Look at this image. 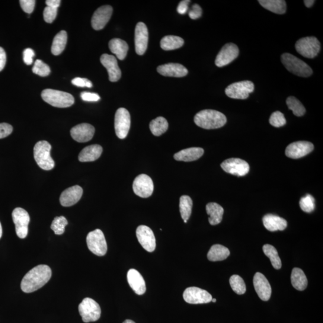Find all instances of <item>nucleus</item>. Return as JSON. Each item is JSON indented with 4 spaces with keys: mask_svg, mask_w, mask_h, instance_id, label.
<instances>
[{
    "mask_svg": "<svg viewBox=\"0 0 323 323\" xmlns=\"http://www.w3.org/2000/svg\"><path fill=\"white\" fill-rule=\"evenodd\" d=\"M52 277V270L46 265H40L28 272L21 281V288L24 293L36 292L43 287Z\"/></svg>",
    "mask_w": 323,
    "mask_h": 323,
    "instance_id": "f257e3e1",
    "label": "nucleus"
},
{
    "mask_svg": "<svg viewBox=\"0 0 323 323\" xmlns=\"http://www.w3.org/2000/svg\"><path fill=\"white\" fill-rule=\"evenodd\" d=\"M194 121L197 126L206 130L218 129L226 123L227 119L221 112L204 110L195 115Z\"/></svg>",
    "mask_w": 323,
    "mask_h": 323,
    "instance_id": "f03ea898",
    "label": "nucleus"
},
{
    "mask_svg": "<svg viewBox=\"0 0 323 323\" xmlns=\"http://www.w3.org/2000/svg\"><path fill=\"white\" fill-rule=\"evenodd\" d=\"M281 62L288 71L297 76L308 78L312 75V70L307 63L290 53L281 55Z\"/></svg>",
    "mask_w": 323,
    "mask_h": 323,
    "instance_id": "7ed1b4c3",
    "label": "nucleus"
},
{
    "mask_svg": "<svg viewBox=\"0 0 323 323\" xmlns=\"http://www.w3.org/2000/svg\"><path fill=\"white\" fill-rule=\"evenodd\" d=\"M41 97L47 103L57 108L71 107L75 103V98L69 93L47 89L41 92Z\"/></svg>",
    "mask_w": 323,
    "mask_h": 323,
    "instance_id": "20e7f679",
    "label": "nucleus"
},
{
    "mask_svg": "<svg viewBox=\"0 0 323 323\" xmlns=\"http://www.w3.org/2000/svg\"><path fill=\"white\" fill-rule=\"evenodd\" d=\"M52 146L46 141H40L34 148V157L37 165L44 170L49 171L55 167L54 162L50 155Z\"/></svg>",
    "mask_w": 323,
    "mask_h": 323,
    "instance_id": "39448f33",
    "label": "nucleus"
},
{
    "mask_svg": "<svg viewBox=\"0 0 323 323\" xmlns=\"http://www.w3.org/2000/svg\"><path fill=\"white\" fill-rule=\"evenodd\" d=\"M295 48L300 55L306 58L312 59L317 56L320 51L321 44L316 37H306L297 41Z\"/></svg>",
    "mask_w": 323,
    "mask_h": 323,
    "instance_id": "423d86ee",
    "label": "nucleus"
},
{
    "mask_svg": "<svg viewBox=\"0 0 323 323\" xmlns=\"http://www.w3.org/2000/svg\"><path fill=\"white\" fill-rule=\"evenodd\" d=\"M79 311L85 322H94L100 319L101 309L100 305L89 297L82 300L79 305Z\"/></svg>",
    "mask_w": 323,
    "mask_h": 323,
    "instance_id": "0eeeda50",
    "label": "nucleus"
},
{
    "mask_svg": "<svg viewBox=\"0 0 323 323\" xmlns=\"http://www.w3.org/2000/svg\"><path fill=\"white\" fill-rule=\"evenodd\" d=\"M88 247L92 253L103 256L107 253V244L103 232L100 229H96L88 233L86 238Z\"/></svg>",
    "mask_w": 323,
    "mask_h": 323,
    "instance_id": "6e6552de",
    "label": "nucleus"
},
{
    "mask_svg": "<svg viewBox=\"0 0 323 323\" xmlns=\"http://www.w3.org/2000/svg\"><path fill=\"white\" fill-rule=\"evenodd\" d=\"M254 91V83L245 81L233 83L225 89V94L228 97L236 100H245L249 94Z\"/></svg>",
    "mask_w": 323,
    "mask_h": 323,
    "instance_id": "1a4fd4ad",
    "label": "nucleus"
},
{
    "mask_svg": "<svg viewBox=\"0 0 323 323\" xmlns=\"http://www.w3.org/2000/svg\"><path fill=\"white\" fill-rule=\"evenodd\" d=\"M12 219L15 225L16 233L21 239L26 238L30 217L28 213L22 208H17L12 212Z\"/></svg>",
    "mask_w": 323,
    "mask_h": 323,
    "instance_id": "9d476101",
    "label": "nucleus"
},
{
    "mask_svg": "<svg viewBox=\"0 0 323 323\" xmlns=\"http://www.w3.org/2000/svg\"><path fill=\"white\" fill-rule=\"evenodd\" d=\"M131 126V116L126 108H120L115 114L114 128L116 136L120 139H125Z\"/></svg>",
    "mask_w": 323,
    "mask_h": 323,
    "instance_id": "9b49d317",
    "label": "nucleus"
},
{
    "mask_svg": "<svg viewBox=\"0 0 323 323\" xmlns=\"http://www.w3.org/2000/svg\"><path fill=\"white\" fill-rule=\"evenodd\" d=\"M185 302L190 304H203L212 302V296L207 291L196 287H188L183 293Z\"/></svg>",
    "mask_w": 323,
    "mask_h": 323,
    "instance_id": "f8f14e48",
    "label": "nucleus"
},
{
    "mask_svg": "<svg viewBox=\"0 0 323 323\" xmlns=\"http://www.w3.org/2000/svg\"><path fill=\"white\" fill-rule=\"evenodd\" d=\"M134 193L141 198H149L152 195L154 185L152 178L148 175L140 174L136 178L133 183Z\"/></svg>",
    "mask_w": 323,
    "mask_h": 323,
    "instance_id": "ddd939ff",
    "label": "nucleus"
},
{
    "mask_svg": "<svg viewBox=\"0 0 323 323\" xmlns=\"http://www.w3.org/2000/svg\"><path fill=\"white\" fill-rule=\"evenodd\" d=\"M221 167L226 172L232 175L244 176L248 173L249 166L244 160L239 158H231L222 162Z\"/></svg>",
    "mask_w": 323,
    "mask_h": 323,
    "instance_id": "4468645a",
    "label": "nucleus"
},
{
    "mask_svg": "<svg viewBox=\"0 0 323 323\" xmlns=\"http://www.w3.org/2000/svg\"><path fill=\"white\" fill-rule=\"evenodd\" d=\"M137 239L142 247L148 252H152L156 248V238L152 230L148 226L141 225L136 231Z\"/></svg>",
    "mask_w": 323,
    "mask_h": 323,
    "instance_id": "2eb2a0df",
    "label": "nucleus"
},
{
    "mask_svg": "<svg viewBox=\"0 0 323 323\" xmlns=\"http://www.w3.org/2000/svg\"><path fill=\"white\" fill-rule=\"evenodd\" d=\"M313 144L305 141L294 142L287 147L286 155L292 159H299L303 157L314 150Z\"/></svg>",
    "mask_w": 323,
    "mask_h": 323,
    "instance_id": "dca6fc26",
    "label": "nucleus"
},
{
    "mask_svg": "<svg viewBox=\"0 0 323 323\" xmlns=\"http://www.w3.org/2000/svg\"><path fill=\"white\" fill-rule=\"evenodd\" d=\"M239 55V49L236 44L228 43L225 44L217 55L215 63L218 67H223L231 63Z\"/></svg>",
    "mask_w": 323,
    "mask_h": 323,
    "instance_id": "f3484780",
    "label": "nucleus"
},
{
    "mask_svg": "<svg viewBox=\"0 0 323 323\" xmlns=\"http://www.w3.org/2000/svg\"><path fill=\"white\" fill-rule=\"evenodd\" d=\"M112 14L113 8L110 6H101L96 11L92 18V26L95 30H101L109 21Z\"/></svg>",
    "mask_w": 323,
    "mask_h": 323,
    "instance_id": "a211bd4d",
    "label": "nucleus"
},
{
    "mask_svg": "<svg viewBox=\"0 0 323 323\" xmlns=\"http://www.w3.org/2000/svg\"><path fill=\"white\" fill-rule=\"evenodd\" d=\"M149 40L148 29L143 22L137 24L135 30V46L136 53L143 55L148 48Z\"/></svg>",
    "mask_w": 323,
    "mask_h": 323,
    "instance_id": "6ab92c4d",
    "label": "nucleus"
},
{
    "mask_svg": "<svg viewBox=\"0 0 323 323\" xmlns=\"http://www.w3.org/2000/svg\"><path fill=\"white\" fill-rule=\"evenodd\" d=\"M100 60L102 66L107 70L110 81L116 82L119 81L121 73L116 57L108 54H103L101 56Z\"/></svg>",
    "mask_w": 323,
    "mask_h": 323,
    "instance_id": "aec40b11",
    "label": "nucleus"
},
{
    "mask_svg": "<svg viewBox=\"0 0 323 323\" xmlns=\"http://www.w3.org/2000/svg\"><path fill=\"white\" fill-rule=\"evenodd\" d=\"M95 127L89 123L78 124L70 131L72 138L79 143H86L93 138L95 134Z\"/></svg>",
    "mask_w": 323,
    "mask_h": 323,
    "instance_id": "412c9836",
    "label": "nucleus"
},
{
    "mask_svg": "<svg viewBox=\"0 0 323 323\" xmlns=\"http://www.w3.org/2000/svg\"><path fill=\"white\" fill-rule=\"evenodd\" d=\"M253 284L255 292L261 300L264 301L270 300L272 293L271 286L263 274L257 273L254 275Z\"/></svg>",
    "mask_w": 323,
    "mask_h": 323,
    "instance_id": "4be33fe9",
    "label": "nucleus"
},
{
    "mask_svg": "<svg viewBox=\"0 0 323 323\" xmlns=\"http://www.w3.org/2000/svg\"><path fill=\"white\" fill-rule=\"evenodd\" d=\"M83 195V188L76 185L67 188L60 195L59 201L63 207H71L78 203L81 199Z\"/></svg>",
    "mask_w": 323,
    "mask_h": 323,
    "instance_id": "5701e85b",
    "label": "nucleus"
},
{
    "mask_svg": "<svg viewBox=\"0 0 323 323\" xmlns=\"http://www.w3.org/2000/svg\"><path fill=\"white\" fill-rule=\"evenodd\" d=\"M127 279L131 289L137 295H142L146 292L145 281L138 271L131 269L127 272Z\"/></svg>",
    "mask_w": 323,
    "mask_h": 323,
    "instance_id": "b1692460",
    "label": "nucleus"
},
{
    "mask_svg": "<svg viewBox=\"0 0 323 323\" xmlns=\"http://www.w3.org/2000/svg\"><path fill=\"white\" fill-rule=\"evenodd\" d=\"M157 71L162 76L174 78H182L188 74V70L185 67L180 63H176L160 66L158 67Z\"/></svg>",
    "mask_w": 323,
    "mask_h": 323,
    "instance_id": "393cba45",
    "label": "nucleus"
},
{
    "mask_svg": "<svg viewBox=\"0 0 323 323\" xmlns=\"http://www.w3.org/2000/svg\"><path fill=\"white\" fill-rule=\"evenodd\" d=\"M264 225L269 231H284L287 228V222L279 216L267 214L263 218Z\"/></svg>",
    "mask_w": 323,
    "mask_h": 323,
    "instance_id": "a878e982",
    "label": "nucleus"
},
{
    "mask_svg": "<svg viewBox=\"0 0 323 323\" xmlns=\"http://www.w3.org/2000/svg\"><path fill=\"white\" fill-rule=\"evenodd\" d=\"M204 150L200 148H191L181 150L175 153L174 159L176 161L183 162H191L196 161L202 157Z\"/></svg>",
    "mask_w": 323,
    "mask_h": 323,
    "instance_id": "bb28decb",
    "label": "nucleus"
},
{
    "mask_svg": "<svg viewBox=\"0 0 323 323\" xmlns=\"http://www.w3.org/2000/svg\"><path fill=\"white\" fill-rule=\"evenodd\" d=\"M102 153V148L98 145L86 147L79 153V160L82 162H93L100 158Z\"/></svg>",
    "mask_w": 323,
    "mask_h": 323,
    "instance_id": "cd10ccee",
    "label": "nucleus"
},
{
    "mask_svg": "<svg viewBox=\"0 0 323 323\" xmlns=\"http://www.w3.org/2000/svg\"><path fill=\"white\" fill-rule=\"evenodd\" d=\"M206 211L209 216V221L211 225H219L222 221L224 210L219 204L209 203L206 206Z\"/></svg>",
    "mask_w": 323,
    "mask_h": 323,
    "instance_id": "c85d7f7f",
    "label": "nucleus"
},
{
    "mask_svg": "<svg viewBox=\"0 0 323 323\" xmlns=\"http://www.w3.org/2000/svg\"><path fill=\"white\" fill-rule=\"evenodd\" d=\"M108 47L111 52L116 55L117 58L123 60L125 58L129 46L125 41L120 38H113L110 41Z\"/></svg>",
    "mask_w": 323,
    "mask_h": 323,
    "instance_id": "c756f323",
    "label": "nucleus"
},
{
    "mask_svg": "<svg viewBox=\"0 0 323 323\" xmlns=\"http://www.w3.org/2000/svg\"><path fill=\"white\" fill-rule=\"evenodd\" d=\"M262 7L276 14H285L287 10L286 2L284 0H259Z\"/></svg>",
    "mask_w": 323,
    "mask_h": 323,
    "instance_id": "7c9ffc66",
    "label": "nucleus"
},
{
    "mask_svg": "<svg viewBox=\"0 0 323 323\" xmlns=\"http://www.w3.org/2000/svg\"><path fill=\"white\" fill-rule=\"evenodd\" d=\"M291 282L295 289L304 290L308 286V280L303 271L298 268H294L291 275Z\"/></svg>",
    "mask_w": 323,
    "mask_h": 323,
    "instance_id": "2f4dec72",
    "label": "nucleus"
},
{
    "mask_svg": "<svg viewBox=\"0 0 323 323\" xmlns=\"http://www.w3.org/2000/svg\"><path fill=\"white\" fill-rule=\"evenodd\" d=\"M230 251L225 246L216 244L211 247L208 252L207 257L210 261L217 262L225 260L229 257Z\"/></svg>",
    "mask_w": 323,
    "mask_h": 323,
    "instance_id": "473e14b6",
    "label": "nucleus"
},
{
    "mask_svg": "<svg viewBox=\"0 0 323 323\" xmlns=\"http://www.w3.org/2000/svg\"><path fill=\"white\" fill-rule=\"evenodd\" d=\"M67 42V33L66 31H60L54 37L51 51L54 55H59L65 49Z\"/></svg>",
    "mask_w": 323,
    "mask_h": 323,
    "instance_id": "72a5a7b5",
    "label": "nucleus"
},
{
    "mask_svg": "<svg viewBox=\"0 0 323 323\" xmlns=\"http://www.w3.org/2000/svg\"><path fill=\"white\" fill-rule=\"evenodd\" d=\"M184 43L183 38L175 36H165L161 41V47L165 50H172L179 49Z\"/></svg>",
    "mask_w": 323,
    "mask_h": 323,
    "instance_id": "f704fd0d",
    "label": "nucleus"
},
{
    "mask_svg": "<svg viewBox=\"0 0 323 323\" xmlns=\"http://www.w3.org/2000/svg\"><path fill=\"white\" fill-rule=\"evenodd\" d=\"M168 128V123L164 117H158L151 121L150 129L155 136H160L164 134Z\"/></svg>",
    "mask_w": 323,
    "mask_h": 323,
    "instance_id": "c9c22d12",
    "label": "nucleus"
},
{
    "mask_svg": "<svg viewBox=\"0 0 323 323\" xmlns=\"http://www.w3.org/2000/svg\"><path fill=\"white\" fill-rule=\"evenodd\" d=\"M263 251L265 255L270 258L272 265L276 270H280L282 264L278 255V251L274 246L270 244H265L263 247Z\"/></svg>",
    "mask_w": 323,
    "mask_h": 323,
    "instance_id": "e433bc0d",
    "label": "nucleus"
},
{
    "mask_svg": "<svg viewBox=\"0 0 323 323\" xmlns=\"http://www.w3.org/2000/svg\"><path fill=\"white\" fill-rule=\"evenodd\" d=\"M193 201L190 197L183 195L180 199V212L182 219L187 220L189 219L192 209Z\"/></svg>",
    "mask_w": 323,
    "mask_h": 323,
    "instance_id": "4c0bfd02",
    "label": "nucleus"
},
{
    "mask_svg": "<svg viewBox=\"0 0 323 323\" xmlns=\"http://www.w3.org/2000/svg\"><path fill=\"white\" fill-rule=\"evenodd\" d=\"M286 104L288 107L293 111L295 116L300 117L305 114L306 112L305 107L296 98L294 97L287 98Z\"/></svg>",
    "mask_w": 323,
    "mask_h": 323,
    "instance_id": "58836bf2",
    "label": "nucleus"
},
{
    "mask_svg": "<svg viewBox=\"0 0 323 323\" xmlns=\"http://www.w3.org/2000/svg\"><path fill=\"white\" fill-rule=\"evenodd\" d=\"M230 284L233 292L238 295H241L246 292V286L244 281L238 275H233L229 280Z\"/></svg>",
    "mask_w": 323,
    "mask_h": 323,
    "instance_id": "ea45409f",
    "label": "nucleus"
},
{
    "mask_svg": "<svg viewBox=\"0 0 323 323\" xmlns=\"http://www.w3.org/2000/svg\"><path fill=\"white\" fill-rule=\"evenodd\" d=\"M68 225V221L65 217H56L53 220L51 229L56 235H62L65 232L66 226Z\"/></svg>",
    "mask_w": 323,
    "mask_h": 323,
    "instance_id": "a19ab883",
    "label": "nucleus"
},
{
    "mask_svg": "<svg viewBox=\"0 0 323 323\" xmlns=\"http://www.w3.org/2000/svg\"><path fill=\"white\" fill-rule=\"evenodd\" d=\"M299 205L300 209L303 212L308 213H312L315 208L314 198L311 195H306L305 197L301 198Z\"/></svg>",
    "mask_w": 323,
    "mask_h": 323,
    "instance_id": "79ce46f5",
    "label": "nucleus"
},
{
    "mask_svg": "<svg viewBox=\"0 0 323 323\" xmlns=\"http://www.w3.org/2000/svg\"><path fill=\"white\" fill-rule=\"evenodd\" d=\"M33 72L34 74L41 77H46L50 73V69L49 66L44 63L40 59L36 60L33 68Z\"/></svg>",
    "mask_w": 323,
    "mask_h": 323,
    "instance_id": "37998d69",
    "label": "nucleus"
},
{
    "mask_svg": "<svg viewBox=\"0 0 323 323\" xmlns=\"http://www.w3.org/2000/svg\"><path fill=\"white\" fill-rule=\"evenodd\" d=\"M270 123L272 126L280 127L285 125L286 120L284 114L281 112L277 111L271 114Z\"/></svg>",
    "mask_w": 323,
    "mask_h": 323,
    "instance_id": "c03bdc74",
    "label": "nucleus"
},
{
    "mask_svg": "<svg viewBox=\"0 0 323 323\" xmlns=\"http://www.w3.org/2000/svg\"><path fill=\"white\" fill-rule=\"evenodd\" d=\"M57 9L52 8L47 6L44 10L43 17L47 23H52L56 18Z\"/></svg>",
    "mask_w": 323,
    "mask_h": 323,
    "instance_id": "a18cd8bd",
    "label": "nucleus"
},
{
    "mask_svg": "<svg viewBox=\"0 0 323 323\" xmlns=\"http://www.w3.org/2000/svg\"><path fill=\"white\" fill-rule=\"evenodd\" d=\"M20 5L22 10L27 14H31L34 11L36 1L34 0H21Z\"/></svg>",
    "mask_w": 323,
    "mask_h": 323,
    "instance_id": "49530a36",
    "label": "nucleus"
},
{
    "mask_svg": "<svg viewBox=\"0 0 323 323\" xmlns=\"http://www.w3.org/2000/svg\"><path fill=\"white\" fill-rule=\"evenodd\" d=\"M72 83L73 85L81 88H89L92 87V83L89 80L85 78H76L73 79Z\"/></svg>",
    "mask_w": 323,
    "mask_h": 323,
    "instance_id": "de8ad7c7",
    "label": "nucleus"
},
{
    "mask_svg": "<svg viewBox=\"0 0 323 323\" xmlns=\"http://www.w3.org/2000/svg\"><path fill=\"white\" fill-rule=\"evenodd\" d=\"M13 127L7 123H0V139L6 138L11 135Z\"/></svg>",
    "mask_w": 323,
    "mask_h": 323,
    "instance_id": "09e8293b",
    "label": "nucleus"
},
{
    "mask_svg": "<svg viewBox=\"0 0 323 323\" xmlns=\"http://www.w3.org/2000/svg\"><path fill=\"white\" fill-rule=\"evenodd\" d=\"M203 14L202 9L197 4H195L191 6V8L188 12V15L191 19H197L201 17Z\"/></svg>",
    "mask_w": 323,
    "mask_h": 323,
    "instance_id": "8fccbe9b",
    "label": "nucleus"
},
{
    "mask_svg": "<svg viewBox=\"0 0 323 323\" xmlns=\"http://www.w3.org/2000/svg\"><path fill=\"white\" fill-rule=\"evenodd\" d=\"M81 97L83 101L86 102H97L100 100V97L95 93L83 92L81 93Z\"/></svg>",
    "mask_w": 323,
    "mask_h": 323,
    "instance_id": "3c124183",
    "label": "nucleus"
},
{
    "mask_svg": "<svg viewBox=\"0 0 323 323\" xmlns=\"http://www.w3.org/2000/svg\"><path fill=\"white\" fill-rule=\"evenodd\" d=\"M35 56V53L33 49L28 48L25 49L23 53L24 61L27 65H31L33 62V57Z\"/></svg>",
    "mask_w": 323,
    "mask_h": 323,
    "instance_id": "603ef678",
    "label": "nucleus"
},
{
    "mask_svg": "<svg viewBox=\"0 0 323 323\" xmlns=\"http://www.w3.org/2000/svg\"><path fill=\"white\" fill-rule=\"evenodd\" d=\"M190 1H187V0H184V1H181L178 6L177 12L178 14L181 15H184L185 13H187L188 9V5H189Z\"/></svg>",
    "mask_w": 323,
    "mask_h": 323,
    "instance_id": "864d4df0",
    "label": "nucleus"
},
{
    "mask_svg": "<svg viewBox=\"0 0 323 323\" xmlns=\"http://www.w3.org/2000/svg\"><path fill=\"white\" fill-rule=\"evenodd\" d=\"M6 63V53L4 49L0 47V72L4 69Z\"/></svg>",
    "mask_w": 323,
    "mask_h": 323,
    "instance_id": "5fc2aeb1",
    "label": "nucleus"
},
{
    "mask_svg": "<svg viewBox=\"0 0 323 323\" xmlns=\"http://www.w3.org/2000/svg\"><path fill=\"white\" fill-rule=\"evenodd\" d=\"M60 0H47L46 4L48 7L57 9L60 5Z\"/></svg>",
    "mask_w": 323,
    "mask_h": 323,
    "instance_id": "6e6d98bb",
    "label": "nucleus"
},
{
    "mask_svg": "<svg viewBox=\"0 0 323 323\" xmlns=\"http://www.w3.org/2000/svg\"><path fill=\"white\" fill-rule=\"evenodd\" d=\"M314 3L315 1H314V0H305V1H304L305 5L308 8H311L313 5L314 4Z\"/></svg>",
    "mask_w": 323,
    "mask_h": 323,
    "instance_id": "4d7b16f0",
    "label": "nucleus"
},
{
    "mask_svg": "<svg viewBox=\"0 0 323 323\" xmlns=\"http://www.w3.org/2000/svg\"><path fill=\"white\" fill-rule=\"evenodd\" d=\"M2 234H3L2 226L1 223H0V238H2Z\"/></svg>",
    "mask_w": 323,
    "mask_h": 323,
    "instance_id": "13d9d810",
    "label": "nucleus"
},
{
    "mask_svg": "<svg viewBox=\"0 0 323 323\" xmlns=\"http://www.w3.org/2000/svg\"><path fill=\"white\" fill-rule=\"evenodd\" d=\"M123 323H136L133 320H131V319H126L125 321H124Z\"/></svg>",
    "mask_w": 323,
    "mask_h": 323,
    "instance_id": "bf43d9fd",
    "label": "nucleus"
},
{
    "mask_svg": "<svg viewBox=\"0 0 323 323\" xmlns=\"http://www.w3.org/2000/svg\"><path fill=\"white\" fill-rule=\"evenodd\" d=\"M212 301L213 302H216V299H212Z\"/></svg>",
    "mask_w": 323,
    "mask_h": 323,
    "instance_id": "052dcab7",
    "label": "nucleus"
},
{
    "mask_svg": "<svg viewBox=\"0 0 323 323\" xmlns=\"http://www.w3.org/2000/svg\"><path fill=\"white\" fill-rule=\"evenodd\" d=\"M184 222L185 223H186L187 222V221H186V220H184Z\"/></svg>",
    "mask_w": 323,
    "mask_h": 323,
    "instance_id": "680f3d73",
    "label": "nucleus"
}]
</instances>
